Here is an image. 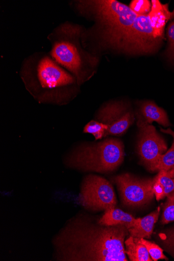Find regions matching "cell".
I'll return each instance as SVG.
<instances>
[{
  "label": "cell",
  "mask_w": 174,
  "mask_h": 261,
  "mask_svg": "<svg viewBox=\"0 0 174 261\" xmlns=\"http://www.w3.org/2000/svg\"><path fill=\"white\" fill-rule=\"evenodd\" d=\"M76 6L81 14L95 21L94 32L103 49L131 55L157 49L159 41L148 15L138 16L115 0L78 1Z\"/></svg>",
  "instance_id": "obj_1"
},
{
  "label": "cell",
  "mask_w": 174,
  "mask_h": 261,
  "mask_svg": "<svg viewBox=\"0 0 174 261\" xmlns=\"http://www.w3.org/2000/svg\"><path fill=\"white\" fill-rule=\"evenodd\" d=\"M126 226H106L82 215L68 220L53 240L57 261H128Z\"/></svg>",
  "instance_id": "obj_2"
},
{
  "label": "cell",
  "mask_w": 174,
  "mask_h": 261,
  "mask_svg": "<svg viewBox=\"0 0 174 261\" xmlns=\"http://www.w3.org/2000/svg\"><path fill=\"white\" fill-rule=\"evenodd\" d=\"M82 35V28L65 22L48 36L52 43V58L69 70L79 83L83 81L86 67H94L96 62L94 57L83 50L80 43Z\"/></svg>",
  "instance_id": "obj_3"
},
{
  "label": "cell",
  "mask_w": 174,
  "mask_h": 261,
  "mask_svg": "<svg viewBox=\"0 0 174 261\" xmlns=\"http://www.w3.org/2000/svg\"><path fill=\"white\" fill-rule=\"evenodd\" d=\"M125 152L122 141L106 139L95 144L82 145L67 157L69 167L82 171L108 173L116 170L123 161Z\"/></svg>",
  "instance_id": "obj_4"
},
{
  "label": "cell",
  "mask_w": 174,
  "mask_h": 261,
  "mask_svg": "<svg viewBox=\"0 0 174 261\" xmlns=\"http://www.w3.org/2000/svg\"><path fill=\"white\" fill-rule=\"evenodd\" d=\"M78 202L85 209L96 212L115 207L117 199L113 187L108 180L90 174L83 181Z\"/></svg>",
  "instance_id": "obj_5"
},
{
  "label": "cell",
  "mask_w": 174,
  "mask_h": 261,
  "mask_svg": "<svg viewBox=\"0 0 174 261\" xmlns=\"http://www.w3.org/2000/svg\"><path fill=\"white\" fill-rule=\"evenodd\" d=\"M136 114L139 129L138 154L148 171L157 172L160 159L167 151L166 142L154 126L147 123L138 112Z\"/></svg>",
  "instance_id": "obj_6"
},
{
  "label": "cell",
  "mask_w": 174,
  "mask_h": 261,
  "mask_svg": "<svg viewBox=\"0 0 174 261\" xmlns=\"http://www.w3.org/2000/svg\"><path fill=\"white\" fill-rule=\"evenodd\" d=\"M122 203L128 206L138 207L146 205L155 197L152 178H141L122 174L114 177Z\"/></svg>",
  "instance_id": "obj_7"
},
{
  "label": "cell",
  "mask_w": 174,
  "mask_h": 261,
  "mask_svg": "<svg viewBox=\"0 0 174 261\" xmlns=\"http://www.w3.org/2000/svg\"><path fill=\"white\" fill-rule=\"evenodd\" d=\"M34 68L38 83L45 89H58L76 82L55 60L47 56H35L27 62Z\"/></svg>",
  "instance_id": "obj_8"
},
{
  "label": "cell",
  "mask_w": 174,
  "mask_h": 261,
  "mask_svg": "<svg viewBox=\"0 0 174 261\" xmlns=\"http://www.w3.org/2000/svg\"><path fill=\"white\" fill-rule=\"evenodd\" d=\"M96 120L108 126L105 137L109 135L120 136L123 135L134 123L135 117L128 105L116 101L103 106L97 114Z\"/></svg>",
  "instance_id": "obj_9"
},
{
  "label": "cell",
  "mask_w": 174,
  "mask_h": 261,
  "mask_svg": "<svg viewBox=\"0 0 174 261\" xmlns=\"http://www.w3.org/2000/svg\"><path fill=\"white\" fill-rule=\"evenodd\" d=\"M152 3V10L148 16L151 20L156 37L162 40L166 23L174 18V10L170 12L168 5H163L157 0H153Z\"/></svg>",
  "instance_id": "obj_10"
},
{
  "label": "cell",
  "mask_w": 174,
  "mask_h": 261,
  "mask_svg": "<svg viewBox=\"0 0 174 261\" xmlns=\"http://www.w3.org/2000/svg\"><path fill=\"white\" fill-rule=\"evenodd\" d=\"M139 220L140 218L136 219L129 213L115 207L106 210L98 222L106 226L122 225L129 229L137 226Z\"/></svg>",
  "instance_id": "obj_11"
},
{
  "label": "cell",
  "mask_w": 174,
  "mask_h": 261,
  "mask_svg": "<svg viewBox=\"0 0 174 261\" xmlns=\"http://www.w3.org/2000/svg\"><path fill=\"white\" fill-rule=\"evenodd\" d=\"M137 112L148 124L156 122L164 127L170 126L166 112L153 101L142 102L139 106V112Z\"/></svg>",
  "instance_id": "obj_12"
},
{
  "label": "cell",
  "mask_w": 174,
  "mask_h": 261,
  "mask_svg": "<svg viewBox=\"0 0 174 261\" xmlns=\"http://www.w3.org/2000/svg\"><path fill=\"white\" fill-rule=\"evenodd\" d=\"M160 211V207H159L151 214L143 218H140L138 225L129 229L131 236L139 239H151L153 233L155 224L158 220Z\"/></svg>",
  "instance_id": "obj_13"
},
{
  "label": "cell",
  "mask_w": 174,
  "mask_h": 261,
  "mask_svg": "<svg viewBox=\"0 0 174 261\" xmlns=\"http://www.w3.org/2000/svg\"><path fill=\"white\" fill-rule=\"evenodd\" d=\"M126 252L132 261H153L140 239L131 236L125 241Z\"/></svg>",
  "instance_id": "obj_14"
},
{
  "label": "cell",
  "mask_w": 174,
  "mask_h": 261,
  "mask_svg": "<svg viewBox=\"0 0 174 261\" xmlns=\"http://www.w3.org/2000/svg\"><path fill=\"white\" fill-rule=\"evenodd\" d=\"M108 129L107 125L100 122L91 121L85 126L84 132L92 135L96 140H98L105 137Z\"/></svg>",
  "instance_id": "obj_15"
},
{
  "label": "cell",
  "mask_w": 174,
  "mask_h": 261,
  "mask_svg": "<svg viewBox=\"0 0 174 261\" xmlns=\"http://www.w3.org/2000/svg\"><path fill=\"white\" fill-rule=\"evenodd\" d=\"M174 168V141L170 148L160 159L157 172L169 171Z\"/></svg>",
  "instance_id": "obj_16"
},
{
  "label": "cell",
  "mask_w": 174,
  "mask_h": 261,
  "mask_svg": "<svg viewBox=\"0 0 174 261\" xmlns=\"http://www.w3.org/2000/svg\"><path fill=\"white\" fill-rule=\"evenodd\" d=\"M163 210L161 223L165 225L174 221V192L167 197Z\"/></svg>",
  "instance_id": "obj_17"
},
{
  "label": "cell",
  "mask_w": 174,
  "mask_h": 261,
  "mask_svg": "<svg viewBox=\"0 0 174 261\" xmlns=\"http://www.w3.org/2000/svg\"><path fill=\"white\" fill-rule=\"evenodd\" d=\"M156 176L163 189L165 197H167L174 192V179L169 176L167 172L159 171Z\"/></svg>",
  "instance_id": "obj_18"
},
{
  "label": "cell",
  "mask_w": 174,
  "mask_h": 261,
  "mask_svg": "<svg viewBox=\"0 0 174 261\" xmlns=\"http://www.w3.org/2000/svg\"><path fill=\"white\" fill-rule=\"evenodd\" d=\"M130 8L138 16L147 15L151 12L152 3L148 0H133Z\"/></svg>",
  "instance_id": "obj_19"
},
{
  "label": "cell",
  "mask_w": 174,
  "mask_h": 261,
  "mask_svg": "<svg viewBox=\"0 0 174 261\" xmlns=\"http://www.w3.org/2000/svg\"><path fill=\"white\" fill-rule=\"evenodd\" d=\"M142 243L146 247L149 254L153 260L159 259H166L168 258L163 253V249L154 243L148 242L144 239H140Z\"/></svg>",
  "instance_id": "obj_20"
},
{
  "label": "cell",
  "mask_w": 174,
  "mask_h": 261,
  "mask_svg": "<svg viewBox=\"0 0 174 261\" xmlns=\"http://www.w3.org/2000/svg\"><path fill=\"white\" fill-rule=\"evenodd\" d=\"M168 47L166 51V57L174 63V21L170 22L167 29Z\"/></svg>",
  "instance_id": "obj_21"
},
{
  "label": "cell",
  "mask_w": 174,
  "mask_h": 261,
  "mask_svg": "<svg viewBox=\"0 0 174 261\" xmlns=\"http://www.w3.org/2000/svg\"><path fill=\"white\" fill-rule=\"evenodd\" d=\"M163 241L166 247L174 254V229L165 234Z\"/></svg>",
  "instance_id": "obj_22"
},
{
  "label": "cell",
  "mask_w": 174,
  "mask_h": 261,
  "mask_svg": "<svg viewBox=\"0 0 174 261\" xmlns=\"http://www.w3.org/2000/svg\"><path fill=\"white\" fill-rule=\"evenodd\" d=\"M160 131L164 134H167L171 135L173 137L174 141V132H173L170 128L164 129L162 128H160Z\"/></svg>",
  "instance_id": "obj_23"
},
{
  "label": "cell",
  "mask_w": 174,
  "mask_h": 261,
  "mask_svg": "<svg viewBox=\"0 0 174 261\" xmlns=\"http://www.w3.org/2000/svg\"><path fill=\"white\" fill-rule=\"evenodd\" d=\"M167 172L169 176L174 179V168Z\"/></svg>",
  "instance_id": "obj_24"
}]
</instances>
